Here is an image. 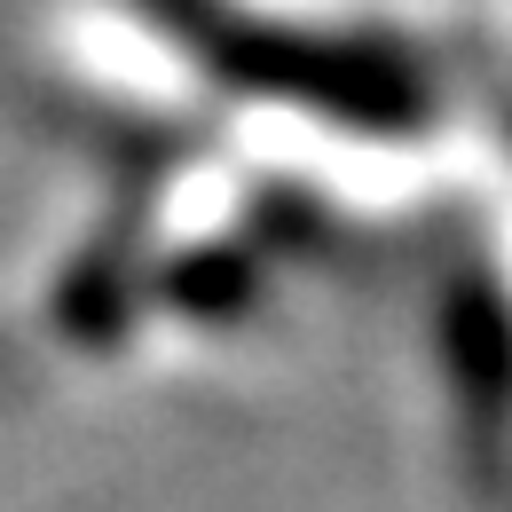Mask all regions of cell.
<instances>
[{"label": "cell", "mask_w": 512, "mask_h": 512, "mask_svg": "<svg viewBox=\"0 0 512 512\" xmlns=\"http://www.w3.org/2000/svg\"><path fill=\"white\" fill-rule=\"evenodd\" d=\"M182 48H197L205 64L237 87H260L276 103H308L331 119H355V127H410L426 119V95L410 64L394 48L371 40H308V32H284V24H253V16H229L213 0H142Z\"/></svg>", "instance_id": "cell-1"}]
</instances>
